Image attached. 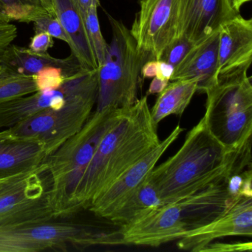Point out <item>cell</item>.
<instances>
[{"label": "cell", "instance_id": "cell-1", "mask_svg": "<svg viewBox=\"0 0 252 252\" xmlns=\"http://www.w3.org/2000/svg\"><path fill=\"white\" fill-rule=\"evenodd\" d=\"M147 98L125 109L101 138L78 186L79 211L88 209L98 194L160 142Z\"/></svg>", "mask_w": 252, "mask_h": 252}, {"label": "cell", "instance_id": "cell-2", "mask_svg": "<svg viewBox=\"0 0 252 252\" xmlns=\"http://www.w3.org/2000/svg\"><path fill=\"white\" fill-rule=\"evenodd\" d=\"M248 144L229 151L212 135L203 117L188 132L180 150L164 163L155 166L147 178L163 204L177 201L234 172Z\"/></svg>", "mask_w": 252, "mask_h": 252}, {"label": "cell", "instance_id": "cell-3", "mask_svg": "<svg viewBox=\"0 0 252 252\" xmlns=\"http://www.w3.org/2000/svg\"><path fill=\"white\" fill-rule=\"evenodd\" d=\"M125 109L107 108L91 115L83 127L45 159L48 194L54 218H70L79 212L78 186L101 138Z\"/></svg>", "mask_w": 252, "mask_h": 252}, {"label": "cell", "instance_id": "cell-4", "mask_svg": "<svg viewBox=\"0 0 252 252\" xmlns=\"http://www.w3.org/2000/svg\"><path fill=\"white\" fill-rule=\"evenodd\" d=\"M112 40L103 64L98 67V91L95 111L107 108L126 109L138 101L141 69L153 60L137 48L130 31L108 15Z\"/></svg>", "mask_w": 252, "mask_h": 252}, {"label": "cell", "instance_id": "cell-5", "mask_svg": "<svg viewBox=\"0 0 252 252\" xmlns=\"http://www.w3.org/2000/svg\"><path fill=\"white\" fill-rule=\"evenodd\" d=\"M206 94L203 118L212 135L229 151L252 141V85L247 73L218 79Z\"/></svg>", "mask_w": 252, "mask_h": 252}, {"label": "cell", "instance_id": "cell-6", "mask_svg": "<svg viewBox=\"0 0 252 252\" xmlns=\"http://www.w3.org/2000/svg\"><path fill=\"white\" fill-rule=\"evenodd\" d=\"M98 91V86L73 95L60 108L45 109L10 129L37 141L48 157L83 127L92 114Z\"/></svg>", "mask_w": 252, "mask_h": 252}, {"label": "cell", "instance_id": "cell-7", "mask_svg": "<svg viewBox=\"0 0 252 252\" xmlns=\"http://www.w3.org/2000/svg\"><path fill=\"white\" fill-rule=\"evenodd\" d=\"M96 234L72 222L33 221L0 225V252L67 251L94 246Z\"/></svg>", "mask_w": 252, "mask_h": 252}, {"label": "cell", "instance_id": "cell-8", "mask_svg": "<svg viewBox=\"0 0 252 252\" xmlns=\"http://www.w3.org/2000/svg\"><path fill=\"white\" fill-rule=\"evenodd\" d=\"M45 161L35 170L0 179V225L55 219Z\"/></svg>", "mask_w": 252, "mask_h": 252}, {"label": "cell", "instance_id": "cell-9", "mask_svg": "<svg viewBox=\"0 0 252 252\" xmlns=\"http://www.w3.org/2000/svg\"><path fill=\"white\" fill-rule=\"evenodd\" d=\"M130 33L137 48L159 60L165 48L178 37L180 0H140Z\"/></svg>", "mask_w": 252, "mask_h": 252}, {"label": "cell", "instance_id": "cell-10", "mask_svg": "<svg viewBox=\"0 0 252 252\" xmlns=\"http://www.w3.org/2000/svg\"><path fill=\"white\" fill-rule=\"evenodd\" d=\"M98 86V69L82 68L66 78L59 89L37 91L1 104L0 129L12 127L45 109L60 108L73 95Z\"/></svg>", "mask_w": 252, "mask_h": 252}, {"label": "cell", "instance_id": "cell-11", "mask_svg": "<svg viewBox=\"0 0 252 252\" xmlns=\"http://www.w3.org/2000/svg\"><path fill=\"white\" fill-rule=\"evenodd\" d=\"M187 233L178 202L162 205L135 222L107 234L105 245H135L157 247L180 240Z\"/></svg>", "mask_w": 252, "mask_h": 252}, {"label": "cell", "instance_id": "cell-12", "mask_svg": "<svg viewBox=\"0 0 252 252\" xmlns=\"http://www.w3.org/2000/svg\"><path fill=\"white\" fill-rule=\"evenodd\" d=\"M184 129L177 125L169 136L135 162L92 202L88 209L96 216L107 219L118 204L145 181L163 153Z\"/></svg>", "mask_w": 252, "mask_h": 252}, {"label": "cell", "instance_id": "cell-13", "mask_svg": "<svg viewBox=\"0 0 252 252\" xmlns=\"http://www.w3.org/2000/svg\"><path fill=\"white\" fill-rule=\"evenodd\" d=\"M231 236L252 237V197H239L215 220L185 234L178 246L183 250L200 252L213 240Z\"/></svg>", "mask_w": 252, "mask_h": 252}, {"label": "cell", "instance_id": "cell-14", "mask_svg": "<svg viewBox=\"0 0 252 252\" xmlns=\"http://www.w3.org/2000/svg\"><path fill=\"white\" fill-rule=\"evenodd\" d=\"M238 14L228 0H180L178 36L197 45Z\"/></svg>", "mask_w": 252, "mask_h": 252}, {"label": "cell", "instance_id": "cell-15", "mask_svg": "<svg viewBox=\"0 0 252 252\" xmlns=\"http://www.w3.org/2000/svg\"><path fill=\"white\" fill-rule=\"evenodd\" d=\"M252 60V20L240 14L219 30L218 79L247 73Z\"/></svg>", "mask_w": 252, "mask_h": 252}, {"label": "cell", "instance_id": "cell-16", "mask_svg": "<svg viewBox=\"0 0 252 252\" xmlns=\"http://www.w3.org/2000/svg\"><path fill=\"white\" fill-rule=\"evenodd\" d=\"M219 31L194 45L174 69L170 82L197 79V91L206 94L218 83Z\"/></svg>", "mask_w": 252, "mask_h": 252}, {"label": "cell", "instance_id": "cell-17", "mask_svg": "<svg viewBox=\"0 0 252 252\" xmlns=\"http://www.w3.org/2000/svg\"><path fill=\"white\" fill-rule=\"evenodd\" d=\"M46 158L37 141L16 135L10 128L0 131V179L35 170Z\"/></svg>", "mask_w": 252, "mask_h": 252}, {"label": "cell", "instance_id": "cell-18", "mask_svg": "<svg viewBox=\"0 0 252 252\" xmlns=\"http://www.w3.org/2000/svg\"><path fill=\"white\" fill-rule=\"evenodd\" d=\"M55 16L68 36V46L79 64L88 70L98 69L94 48L91 45L85 17L76 0H54Z\"/></svg>", "mask_w": 252, "mask_h": 252}, {"label": "cell", "instance_id": "cell-19", "mask_svg": "<svg viewBox=\"0 0 252 252\" xmlns=\"http://www.w3.org/2000/svg\"><path fill=\"white\" fill-rule=\"evenodd\" d=\"M1 63L16 73L27 76H35L44 67L49 66L63 69L67 78L83 68L73 54L64 59L56 58L48 52H33L30 48L13 44L1 54Z\"/></svg>", "mask_w": 252, "mask_h": 252}, {"label": "cell", "instance_id": "cell-20", "mask_svg": "<svg viewBox=\"0 0 252 252\" xmlns=\"http://www.w3.org/2000/svg\"><path fill=\"white\" fill-rule=\"evenodd\" d=\"M163 204L153 183L145 180L139 187L125 197L107 219L123 227L141 219Z\"/></svg>", "mask_w": 252, "mask_h": 252}, {"label": "cell", "instance_id": "cell-21", "mask_svg": "<svg viewBox=\"0 0 252 252\" xmlns=\"http://www.w3.org/2000/svg\"><path fill=\"white\" fill-rule=\"evenodd\" d=\"M197 79L176 80L169 82L150 110L156 125L170 115L181 116L197 91Z\"/></svg>", "mask_w": 252, "mask_h": 252}, {"label": "cell", "instance_id": "cell-22", "mask_svg": "<svg viewBox=\"0 0 252 252\" xmlns=\"http://www.w3.org/2000/svg\"><path fill=\"white\" fill-rule=\"evenodd\" d=\"M37 92L33 76H23L3 64L0 65V105Z\"/></svg>", "mask_w": 252, "mask_h": 252}, {"label": "cell", "instance_id": "cell-23", "mask_svg": "<svg viewBox=\"0 0 252 252\" xmlns=\"http://www.w3.org/2000/svg\"><path fill=\"white\" fill-rule=\"evenodd\" d=\"M0 6L10 22L31 23L47 12L40 0H0Z\"/></svg>", "mask_w": 252, "mask_h": 252}, {"label": "cell", "instance_id": "cell-24", "mask_svg": "<svg viewBox=\"0 0 252 252\" xmlns=\"http://www.w3.org/2000/svg\"><path fill=\"white\" fill-rule=\"evenodd\" d=\"M99 6V5L94 4L88 8L84 16L87 32L95 53L98 67L105 60L109 50V45L104 39L100 28L98 17V8Z\"/></svg>", "mask_w": 252, "mask_h": 252}, {"label": "cell", "instance_id": "cell-25", "mask_svg": "<svg viewBox=\"0 0 252 252\" xmlns=\"http://www.w3.org/2000/svg\"><path fill=\"white\" fill-rule=\"evenodd\" d=\"M225 181L227 191L231 198L237 200L241 197H252V167L228 175Z\"/></svg>", "mask_w": 252, "mask_h": 252}, {"label": "cell", "instance_id": "cell-26", "mask_svg": "<svg viewBox=\"0 0 252 252\" xmlns=\"http://www.w3.org/2000/svg\"><path fill=\"white\" fill-rule=\"evenodd\" d=\"M67 76L63 69L49 66L44 67L35 76V85L37 91H48L57 90L63 85Z\"/></svg>", "mask_w": 252, "mask_h": 252}, {"label": "cell", "instance_id": "cell-27", "mask_svg": "<svg viewBox=\"0 0 252 252\" xmlns=\"http://www.w3.org/2000/svg\"><path fill=\"white\" fill-rule=\"evenodd\" d=\"M33 23L35 33L46 32L53 38L63 41L67 45L70 43L68 36L57 17L45 13L37 17Z\"/></svg>", "mask_w": 252, "mask_h": 252}, {"label": "cell", "instance_id": "cell-28", "mask_svg": "<svg viewBox=\"0 0 252 252\" xmlns=\"http://www.w3.org/2000/svg\"><path fill=\"white\" fill-rule=\"evenodd\" d=\"M194 45L182 36L174 39L162 53L160 60L168 64L177 67L183 61Z\"/></svg>", "mask_w": 252, "mask_h": 252}, {"label": "cell", "instance_id": "cell-29", "mask_svg": "<svg viewBox=\"0 0 252 252\" xmlns=\"http://www.w3.org/2000/svg\"><path fill=\"white\" fill-rule=\"evenodd\" d=\"M252 242L245 243H210L202 248L200 252H251L252 251Z\"/></svg>", "mask_w": 252, "mask_h": 252}, {"label": "cell", "instance_id": "cell-30", "mask_svg": "<svg viewBox=\"0 0 252 252\" xmlns=\"http://www.w3.org/2000/svg\"><path fill=\"white\" fill-rule=\"evenodd\" d=\"M54 38L46 32L35 33L31 39L29 48L36 53H48L54 45Z\"/></svg>", "mask_w": 252, "mask_h": 252}, {"label": "cell", "instance_id": "cell-31", "mask_svg": "<svg viewBox=\"0 0 252 252\" xmlns=\"http://www.w3.org/2000/svg\"><path fill=\"white\" fill-rule=\"evenodd\" d=\"M18 36V29L10 23H0V54L3 52Z\"/></svg>", "mask_w": 252, "mask_h": 252}, {"label": "cell", "instance_id": "cell-32", "mask_svg": "<svg viewBox=\"0 0 252 252\" xmlns=\"http://www.w3.org/2000/svg\"><path fill=\"white\" fill-rule=\"evenodd\" d=\"M159 60H150L143 65L141 69L142 79H152L157 76L158 72Z\"/></svg>", "mask_w": 252, "mask_h": 252}, {"label": "cell", "instance_id": "cell-33", "mask_svg": "<svg viewBox=\"0 0 252 252\" xmlns=\"http://www.w3.org/2000/svg\"><path fill=\"white\" fill-rule=\"evenodd\" d=\"M174 69L175 68L173 66L165 63V62L161 61V60H159L158 72L157 76L156 77L170 82Z\"/></svg>", "mask_w": 252, "mask_h": 252}, {"label": "cell", "instance_id": "cell-34", "mask_svg": "<svg viewBox=\"0 0 252 252\" xmlns=\"http://www.w3.org/2000/svg\"><path fill=\"white\" fill-rule=\"evenodd\" d=\"M153 79V81L150 83L147 95H149V94H160L167 86L168 84L169 83L168 81L163 80V79H159L158 77H154Z\"/></svg>", "mask_w": 252, "mask_h": 252}, {"label": "cell", "instance_id": "cell-35", "mask_svg": "<svg viewBox=\"0 0 252 252\" xmlns=\"http://www.w3.org/2000/svg\"><path fill=\"white\" fill-rule=\"evenodd\" d=\"M76 2L77 5H79V8H80L84 16H85V13L91 5H94V4L100 5L99 0H76Z\"/></svg>", "mask_w": 252, "mask_h": 252}, {"label": "cell", "instance_id": "cell-36", "mask_svg": "<svg viewBox=\"0 0 252 252\" xmlns=\"http://www.w3.org/2000/svg\"><path fill=\"white\" fill-rule=\"evenodd\" d=\"M41 4L44 9L51 14V15L55 16V11H54V0H40Z\"/></svg>", "mask_w": 252, "mask_h": 252}, {"label": "cell", "instance_id": "cell-37", "mask_svg": "<svg viewBox=\"0 0 252 252\" xmlns=\"http://www.w3.org/2000/svg\"><path fill=\"white\" fill-rule=\"evenodd\" d=\"M228 1H229L231 8H232L234 11H237V12L240 13L241 7L243 6L244 4L250 2L252 0H228Z\"/></svg>", "mask_w": 252, "mask_h": 252}, {"label": "cell", "instance_id": "cell-38", "mask_svg": "<svg viewBox=\"0 0 252 252\" xmlns=\"http://www.w3.org/2000/svg\"><path fill=\"white\" fill-rule=\"evenodd\" d=\"M0 21L2 22V23H11L9 20H8V17L5 15L1 6H0Z\"/></svg>", "mask_w": 252, "mask_h": 252}, {"label": "cell", "instance_id": "cell-39", "mask_svg": "<svg viewBox=\"0 0 252 252\" xmlns=\"http://www.w3.org/2000/svg\"><path fill=\"white\" fill-rule=\"evenodd\" d=\"M1 54H2V53H1ZM1 54H0V65L2 64V63H1Z\"/></svg>", "mask_w": 252, "mask_h": 252}, {"label": "cell", "instance_id": "cell-40", "mask_svg": "<svg viewBox=\"0 0 252 252\" xmlns=\"http://www.w3.org/2000/svg\"><path fill=\"white\" fill-rule=\"evenodd\" d=\"M0 23H2V22L0 21Z\"/></svg>", "mask_w": 252, "mask_h": 252}]
</instances>
